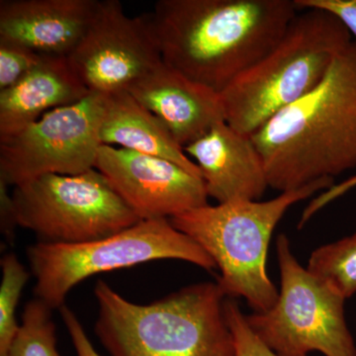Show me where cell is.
<instances>
[{"label":"cell","instance_id":"1","mask_svg":"<svg viewBox=\"0 0 356 356\" xmlns=\"http://www.w3.org/2000/svg\"><path fill=\"white\" fill-rule=\"evenodd\" d=\"M295 0H159L144 14L163 62L218 93L282 38Z\"/></svg>","mask_w":356,"mask_h":356},{"label":"cell","instance_id":"2","mask_svg":"<svg viewBox=\"0 0 356 356\" xmlns=\"http://www.w3.org/2000/svg\"><path fill=\"white\" fill-rule=\"evenodd\" d=\"M250 138L275 191H295L355 168L356 41L337 56L313 90Z\"/></svg>","mask_w":356,"mask_h":356},{"label":"cell","instance_id":"3","mask_svg":"<svg viewBox=\"0 0 356 356\" xmlns=\"http://www.w3.org/2000/svg\"><path fill=\"white\" fill-rule=\"evenodd\" d=\"M95 334L111 356H235L218 282L182 288L153 303L124 298L103 280L96 284Z\"/></svg>","mask_w":356,"mask_h":356},{"label":"cell","instance_id":"4","mask_svg":"<svg viewBox=\"0 0 356 356\" xmlns=\"http://www.w3.org/2000/svg\"><path fill=\"white\" fill-rule=\"evenodd\" d=\"M334 185V179L327 178L270 200L207 204L170 220L215 262L221 273L217 282L226 296L242 297L254 313H261L280 296L266 267L274 229L293 205Z\"/></svg>","mask_w":356,"mask_h":356},{"label":"cell","instance_id":"5","mask_svg":"<svg viewBox=\"0 0 356 356\" xmlns=\"http://www.w3.org/2000/svg\"><path fill=\"white\" fill-rule=\"evenodd\" d=\"M351 41L350 32L332 14L300 9L273 50L220 93L226 123L252 136L313 90Z\"/></svg>","mask_w":356,"mask_h":356},{"label":"cell","instance_id":"6","mask_svg":"<svg viewBox=\"0 0 356 356\" xmlns=\"http://www.w3.org/2000/svg\"><path fill=\"white\" fill-rule=\"evenodd\" d=\"M34 293L51 309L65 305L74 286L96 274L145 262L177 259L206 270L217 268L209 255L170 219L142 220L113 235L81 243H37L27 250Z\"/></svg>","mask_w":356,"mask_h":356},{"label":"cell","instance_id":"7","mask_svg":"<svg viewBox=\"0 0 356 356\" xmlns=\"http://www.w3.org/2000/svg\"><path fill=\"white\" fill-rule=\"evenodd\" d=\"M280 290L273 308L245 316L257 337L280 356H356L346 299L302 266L284 234L276 240Z\"/></svg>","mask_w":356,"mask_h":356},{"label":"cell","instance_id":"8","mask_svg":"<svg viewBox=\"0 0 356 356\" xmlns=\"http://www.w3.org/2000/svg\"><path fill=\"white\" fill-rule=\"evenodd\" d=\"M13 199L18 226L43 243L90 242L140 221L96 168L34 178L14 186Z\"/></svg>","mask_w":356,"mask_h":356},{"label":"cell","instance_id":"9","mask_svg":"<svg viewBox=\"0 0 356 356\" xmlns=\"http://www.w3.org/2000/svg\"><path fill=\"white\" fill-rule=\"evenodd\" d=\"M106 96L90 92L0 139V181L14 187L44 175H76L95 168Z\"/></svg>","mask_w":356,"mask_h":356},{"label":"cell","instance_id":"10","mask_svg":"<svg viewBox=\"0 0 356 356\" xmlns=\"http://www.w3.org/2000/svg\"><path fill=\"white\" fill-rule=\"evenodd\" d=\"M69 62L90 92L111 95L163 62L144 17H129L118 0H100L95 19Z\"/></svg>","mask_w":356,"mask_h":356},{"label":"cell","instance_id":"11","mask_svg":"<svg viewBox=\"0 0 356 356\" xmlns=\"http://www.w3.org/2000/svg\"><path fill=\"white\" fill-rule=\"evenodd\" d=\"M95 168L140 221L170 219L208 204L202 177L168 159L102 145Z\"/></svg>","mask_w":356,"mask_h":356},{"label":"cell","instance_id":"12","mask_svg":"<svg viewBox=\"0 0 356 356\" xmlns=\"http://www.w3.org/2000/svg\"><path fill=\"white\" fill-rule=\"evenodd\" d=\"M99 0H1L0 40L44 57L69 58L95 19Z\"/></svg>","mask_w":356,"mask_h":356},{"label":"cell","instance_id":"13","mask_svg":"<svg viewBox=\"0 0 356 356\" xmlns=\"http://www.w3.org/2000/svg\"><path fill=\"white\" fill-rule=\"evenodd\" d=\"M127 91L156 115L184 147L209 132L216 124L226 122L220 93L163 62Z\"/></svg>","mask_w":356,"mask_h":356},{"label":"cell","instance_id":"14","mask_svg":"<svg viewBox=\"0 0 356 356\" xmlns=\"http://www.w3.org/2000/svg\"><path fill=\"white\" fill-rule=\"evenodd\" d=\"M184 149L200 170L208 196L218 203L259 201L269 187L264 159L252 138L226 122Z\"/></svg>","mask_w":356,"mask_h":356},{"label":"cell","instance_id":"15","mask_svg":"<svg viewBox=\"0 0 356 356\" xmlns=\"http://www.w3.org/2000/svg\"><path fill=\"white\" fill-rule=\"evenodd\" d=\"M90 93L67 58L44 57L19 83L0 91V139Z\"/></svg>","mask_w":356,"mask_h":356},{"label":"cell","instance_id":"16","mask_svg":"<svg viewBox=\"0 0 356 356\" xmlns=\"http://www.w3.org/2000/svg\"><path fill=\"white\" fill-rule=\"evenodd\" d=\"M99 134L102 145L168 159L202 177L165 124L127 90L106 96Z\"/></svg>","mask_w":356,"mask_h":356},{"label":"cell","instance_id":"17","mask_svg":"<svg viewBox=\"0 0 356 356\" xmlns=\"http://www.w3.org/2000/svg\"><path fill=\"white\" fill-rule=\"evenodd\" d=\"M307 269L344 299L356 293V234L312 252Z\"/></svg>","mask_w":356,"mask_h":356},{"label":"cell","instance_id":"18","mask_svg":"<svg viewBox=\"0 0 356 356\" xmlns=\"http://www.w3.org/2000/svg\"><path fill=\"white\" fill-rule=\"evenodd\" d=\"M51 310L37 298L26 304L19 330L6 356H62L57 350Z\"/></svg>","mask_w":356,"mask_h":356},{"label":"cell","instance_id":"19","mask_svg":"<svg viewBox=\"0 0 356 356\" xmlns=\"http://www.w3.org/2000/svg\"><path fill=\"white\" fill-rule=\"evenodd\" d=\"M2 280L0 286V356H6L20 325L16 320V309L21 293L30 274L15 254L1 259Z\"/></svg>","mask_w":356,"mask_h":356},{"label":"cell","instance_id":"20","mask_svg":"<svg viewBox=\"0 0 356 356\" xmlns=\"http://www.w3.org/2000/svg\"><path fill=\"white\" fill-rule=\"evenodd\" d=\"M44 57L22 44L0 40V91L19 83Z\"/></svg>","mask_w":356,"mask_h":356},{"label":"cell","instance_id":"21","mask_svg":"<svg viewBox=\"0 0 356 356\" xmlns=\"http://www.w3.org/2000/svg\"><path fill=\"white\" fill-rule=\"evenodd\" d=\"M225 312L235 343V356H280L252 332L248 324L247 317L236 302L227 299Z\"/></svg>","mask_w":356,"mask_h":356},{"label":"cell","instance_id":"22","mask_svg":"<svg viewBox=\"0 0 356 356\" xmlns=\"http://www.w3.org/2000/svg\"><path fill=\"white\" fill-rule=\"evenodd\" d=\"M300 9L317 8L327 11L343 23L356 41V0H295Z\"/></svg>","mask_w":356,"mask_h":356},{"label":"cell","instance_id":"23","mask_svg":"<svg viewBox=\"0 0 356 356\" xmlns=\"http://www.w3.org/2000/svg\"><path fill=\"white\" fill-rule=\"evenodd\" d=\"M60 311L77 356H102L96 351L95 346L89 341L88 334L76 314L65 305L60 308Z\"/></svg>","mask_w":356,"mask_h":356},{"label":"cell","instance_id":"24","mask_svg":"<svg viewBox=\"0 0 356 356\" xmlns=\"http://www.w3.org/2000/svg\"><path fill=\"white\" fill-rule=\"evenodd\" d=\"M0 222L2 233L7 238H13L14 229L18 226L15 208L13 194H9L8 192V185L2 181H0Z\"/></svg>","mask_w":356,"mask_h":356},{"label":"cell","instance_id":"25","mask_svg":"<svg viewBox=\"0 0 356 356\" xmlns=\"http://www.w3.org/2000/svg\"><path fill=\"white\" fill-rule=\"evenodd\" d=\"M356 186V175L346 180V181L341 182V184L334 185L332 188H330L327 192V197L329 200L334 201V199L343 195L346 191H350L353 187Z\"/></svg>","mask_w":356,"mask_h":356}]
</instances>
